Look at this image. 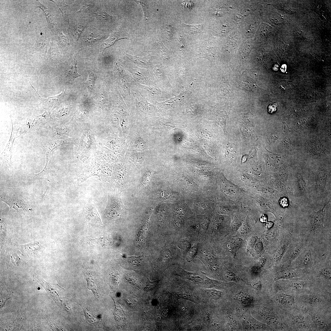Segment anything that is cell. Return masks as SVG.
I'll return each instance as SVG.
<instances>
[{
  "label": "cell",
  "instance_id": "1",
  "mask_svg": "<svg viewBox=\"0 0 331 331\" xmlns=\"http://www.w3.org/2000/svg\"><path fill=\"white\" fill-rule=\"evenodd\" d=\"M126 208L122 202L118 194H112L108 196L107 204L105 210L106 215L109 218L116 219L122 216Z\"/></svg>",
  "mask_w": 331,
  "mask_h": 331
},
{
  "label": "cell",
  "instance_id": "2",
  "mask_svg": "<svg viewBox=\"0 0 331 331\" xmlns=\"http://www.w3.org/2000/svg\"><path fill=\"white\" fill-rule=\"evenodd\" d=\"M302 244L297 242L290 245L284 255L283 258L287 262L291 263L296 258L302 250Z\"/></svg>",
  "mask_w": 331,
  "mask_h": 331
},
{
  "label": "cell",
  "instance_id": "3",
  "mask_svg": "<svg viewBox=\"0 0 331 331\" xmlns=\"http://www.w3.org/2000/svg\"><path fill=\"white\" fill-rule=\"evenodd\" d=\"M29 82L32 88L34 89L35 92H36L40 97H39L42 101L43 103L45 106H48L51 105H55L59 103H61L65 100L66 99L67 94L66 92V89L63 90L58 95L50 97L47 98H44L40 96L39 94L36 91L34 87L30 83V82Z\"/></svg>",
  "mask_w": 331,
  "mask_h": 331
},
{
  "label": "cell",
  "instance_id": "4",
  "mask_svg": "<svg viewBox=\"0 0 331 331\" xmlns=\"http://www.w3.org/2000/svg\"><path fill=\"white\" fill-rule=\"evenodd\" d=\"M236 300L244 307L249 308L253 306L254 298L248 293L243 291L237 293L235 297Z\"/></svg>",
  "mask_w": 331,
  "mask_h": 331
},
{
  "label": "cell",
  "instance_id": "5",
  "mask_svg": "<svg viewBox=\"0 0 331 331\" xmlns=\"http://www.w3.org/2000/svg\"><path fill=\"white\" fill-rule=\"evenodd\" d=\"M298 266L301 268L310 267L312 263V257L310 250L306 249L301 252L296 258Z\"/></svg>",
  "mask_w": 331,
  "mask_h": 331
},
{
  "label": "cell",
  "instance_id": "6",
  "mask_svg": "<svg viewBox=\"0 0 331 331\" xmlns=\"http://www.w3.org/2000/svg\"><path fill=\"white\" fill-rule=\"evenodd\" d=\"M298 276L297 272L292 269L280 267L277 270L275 280L291 279Z\"/></svg>",
  "mask_w": 331,
  "mask_h": 331
},
{
  "label": "cell",
  "instance_id": "7",
  "mask_svg": "<svg viewBox=\"0 0 331 331\" xmlns=\"http://www.w3.org/2000/svg\"><path fill=\"white\" fill-rule=\"evenodd\" d=\"M276 299L280 304L284 306H292L295 302V298L293 295L285 293L278 294Z\"/></svg>",
  "mask_w": 331,
  "mask_h": 331
},
{
  "label": "cell",
  "instance_id": "8",
  "mask_svg": "<svg viewBox=\"0 0 331 331\" xmlns=\"http://www.w3.org/2000/svg\"><path fill=\"white\" fill-rule=\"evenodd\" d=\"M86 217L87 219L93 223L99 225H102L100 216L95 207L93 206H90L86 211Z\"/></svg>",
  "mask_w": 331,
  "mask_h": 331
},
{
  "label": "cell",
  "instance_id": "9",
  "mask_svg": "<svg viewBox=\"0 0 331 331\" xmlns=\"http://www.w3.org/2000/svg\"><path fill=\"white\" fill-rule=\"evenodd\" d=\"M324 214L323 210L315 212L312 218L311 223L312 229L313 230L322 227L324 222Z\"/></svg>",
  "mask_w": 331,
  "mask_h": 331
},
{
  "label": "cell",
  "instance_id": "10",
  "mask_svg": "<svg viewBox=\"0 0 331 331\" xmlns=\"http://www.w3.org/2000/svg\"><path fill=\"white\" fill-rule=\"evenodd\" d=\"M182 25L184 32L189 35L199 33L204 29V25L202 24L188 25L183 23Z\"/></svg>",
  "mask_w": 331,
  "mask_h": 331
},
{
  "label": "cell",
  "instance_id": "11",
  "mask_svg": "<svg viewBox=\"0 0 331 331\" xmlns=\"http://www.w3.org/2000/svg\"><path fill=\"white\" fill-rule=\"evenodd\" d=\"M129 36V34L125 31H120L115 33L111 35L107 40L106 48L113 45L115 42L119 40L122 39H128Z\"/></svg>",
  "mask_w": 331,
  "mask_h": 331
},
{
  "label": "cell",
  "instance_id": "12",
  "mask_svg": "<svg viewBox=\"0 0 331 331\" xmlns=\"http://www.w3.org/2000/svg\"><path fill=\"white\" fill-rule=\"evenodd\" d=\"M88 77L85 84L89 92H93L94 91L95 84L97 79V76L96 73L92 70H88Z\"/></svg>",
  "mask_w": 331,
  "mask_h": 331
},
{
  "label": "cell",
  "instance_id": "13",
  "mask_svg": "<svg viewBox=\"0 0 331 331\" xmlns=\"http://www.w3.org/2000/svg\"><path fill=\"white\" fill-rule=\"evenodd\" d=\"M127 56L130 60L140 67H147L150 65V62L146 58L136 56L128 54H127Z\"/></svg>",
  "mask_w": 331,
  "mask_h": 331
},
{
  "label": "cell",
  "instance_id": "14",
  "mask_svg": "<svg viewBox=\"0 0 331 331\" xmlns=\"http://www.w3.org/2000/svg\"><path fill=\"white\" fill-rule=\"evenodd\" d=\"M115 310L114 312L115 318L118 324L123 325L124 324L125 321V314L121 307L115 302Z\"/></svg>",
  "mask_w": 331,
  "mask_h": 331
},
{
  "label": "cell",
  "instance_id": "15",
  "mask_svg": "<svg viewBox=\"0 0 331 331\" xmlns=\"http://www.w3.org/2000/svg\"><path fill=\"white\" fill-rule=\"evenodd\" d=\"M243 321L244 326L247 329H261L264 328V326L261 323L251 319H245Z\"/></svg>",
  "mask_w": 331,
  "mask_h": 331
},
{
  "label": "cell",
  "instance_id": "16",
  "mask_svg": "<svg viewBox=\"0 0 331 331\" xmlns=\"http://www.w3.org/2000/svg\"><path fill=\"white\" fill-rule=\"evenodd\" d=\"M86 278L88 288L92 291L96 298L98 296V285L96 280L91 276H87Z\"/></svg>",
  "mask_w": 331,
  "mask_h": 331
},
{
  "label": "cell",
  "instance_id": "17",
  "mask_svg": "<svg viewBox=\"0 0 331 331\" xmlns=\"http://www.w3.org/2000/svg\"><path fill=\"white\" fill-rule=\"evenodd\" d=\"M304 300L307 303L313 305L320 304L322 302V300L320 297L313 294L306 295L304 297Z\"/></svg>",
  "mask_w": 331,
  "mask_h": 331
},
{
  "label": "cell",
  "instance_id": "18",
  "mask_svg": "<svg viewBox=\"0 0 331 331\" xmlns=\"http://www.w3.org/2000/svg\"><path fill=\"white\" fill-rule=\"evenodd\" d=\"M67 77L70 79L74 80L76 78L81 76L77 72V63L75 59L73 63L71 65L70 69L67 72Z\"/></svg>",
  "mask_w": 331,
  "mask_h": 331
},
{
  "label": "cell",
  "instance_id": "19",
  "mask_svg": "<svg viewBox=\"0 0 331 331\" xmlns=\"http://www.w3.org/2000/svg\"><path fill=\"white\" fill-rule=\"evenodd\" d=\"M205 292L208 297L215 300L219 299L222 295V293L221 291L214 289H207Z\"/></svg>",
  "mask_w": 331,
  "mask_h": 331
},
{
  "label": "cell",
  "instance_id": "20",
  "mask_svg": "<svg viewBox=\"0 0 331 331\" xmlns=\"http://www.w3.org/2000/svg\"><path fill=\"white\" fill-rule=\"evenodd\" d=\"M241 239L239 238H234L230 241L229 248L230 252L234 253L241 247L242 242Z\"/></svg>",
  "mask_w": 331,
  "mask_h": 331
},
{
  "label": "cell",
  "instance_id": "21",
  "mask_svg": "<svg viewBox=\"0 0 331 331\" xmlns=\"http://www.w3.org/2000/svg\"><path fill=\"white\" fill-rule=\"evenodd\" d=\"M287 247V244H283L276 250L274 256V259L276 261H279L283 258Z\"/></svg>",
  "mask_w": 331,
  "mask_h": 331
},
{
  "label": "cell",
  "instance_id": "22",
  "mask_svg": "<svg viewBox=\"0 0 331 331\" xmlns=\"http://www.w3.org/2000/svg\"><path fill=\"white\" fill-rule=\"evenodd\" d=\"M263 316L266 321L272 325H276L279 323L278 318L274 315L271 314H263Z\"/></svg>",
  "mask_w": 331,
  "mask_h": 331
},
{
  "label": "cell",
  "instance_id": "23",
  "mask_svg": "<svg viewBox=\"0 0 331 331\" xmlns=\"http://www.w3.org/2000/svg\"><path fill=\"white\" fill-rule=\"evenodd\" d=\"M293 323L297 326H302L305 324V319L303 316L297 315L294 316L292 318Z\"/></svg>",
  "mask_w": 331,
  "mask_h": 331
},
{
  "label": "cell",
  "instance_id": "24",
  "mask_svg": "<svg viewBox=\"0 0 331 331\" xmlns=\"http://www.w3.org/2000/svg\"><path fill=\"white\" fill-rule=\"evenodd\" d=\"M143 255L139 256H127L126 258L129 263L132 264L137 266L140 264L141 262L143 259Z\"/></svg>",
  "mask_w": 331,
  "mask_h": 331
},
{
  "label": "cell",
  "instance_id": "25",
  "mask_svg": "<svg viewBox=\"0 0 331 331\" xmlns=\"http://www.w3.org/2000/svg\"><path fill=\"white\" fill-rule=\"evenodd\" d=\"M36 1L37 7L40 8L43 11L48 22H50L52 21L53 17L51 13L42 4L40 3L37 0Z\"/></svg>",
  "mask_w": 331,
  "mask_h": 331
},
{
  "label": "cell",
  "instance_id": "26",
  "mask_svg": "<svg viewBox=\"0 0 331 331\" xmlns=\"http://www.w3.org/2000/svg\"><path fill=\"white\" fill-rule=\"evenodd\" d=\"M83 311L86 318L88 321L92 323H96L98 321L96 319V317L92 314L90 311L86 309H83Z\"/></svg>",
  "mask_w": 331,
  "mask_h": 331
},
{
  "label": "cell",
  "instance_id": "27",
  "mask_svg": "<svg viewBox=\"0 0 331 331\" xmlns=\"http://www.w3.org/2000/svg\"><path fill=\"white\" fill-rule=\"evenodd\" d=\"M248 283L253 289L257 292L260 291L262 289V284L260 280L250 281L248 282Z\"/></svg>",
  "mask_w": 331,
  "mask_h": 331
},
{
  "label": "cell",
  "instance_id": "28",
  "mask_svg": "<svg viewBox=\"0 0 331 331\" xmlns=\"http://www.w3.org/2000/svg\"><path fill=\"white\" fill-rule=\"evenodd\" d=\"M225 277L226 280L229 281L238 282L239 280V278L234 272L231 271H227L225 274Z\"/></svg>",
  "mask_w": 331,
  "mask_h": 331
},
{
  "label": "cell",
  "instance_id": "29",
  "mask_svg": "<svg viewBox=\"0 0 331 331\" xmlns=\"http://www.w3.org/2000/svg\"><path fill=\"white\" fill-rule=\"evenodd\" d=\"M290 287L295 290H301L305 287V283L303 281H297L291 283Z\"/></svg>",
  "mask_w": 331,
  "mask_h": 331
},
{
  "label": "cell",
  "instance_id": "30",
  "mask_svg": "<svg viewBox=\"0 0 331 331\" xmlns=\"http://www.w3.org/2000/svg\"><path fill=\"white\" fill-rule=\"evenodd\" d=\"M253 248L257 253H261L263 249V244L261 240L257 238Z\"/></svg>",
  "mask_w": 331,
  "mask_h": 331
},
{
  "label": "cell",
  "instance_id": "31",
  "mask_svg": "<svg viewBox=\"0 0 331 331\" xmlns=\"http://www.w3.org/2000/svg\"><path fill=\"white\" fill-rule=\"evenodd\" d=\"M313 320L315 324L317 326L321 328L325 326V322L320 317L314 316L313 317Z\"/></svg>",
  "mask_w": 331,
  "mask_h": 331
},
{
  "label": "cell",
  "instance_id": "32",
  "mask_svg": "<svg viewBox=\"0 0 331 331\" xmlns=\"http://www.w3.org/2000/svg\"><path fill=\"white\" fill-rule=\"evenodd\" d=\"M261 268L257 265L253 266L250 269L251 275L254 277L258 276L260 274Z\"/></svg>",
  "mask_w": 331,
  "mask_h": 331
},
{
  "label": "cell",
  "instance_id": "33",
  "mask_svg": "<svg viewBox=\"0 0 331 331\" xmlns=\"http://www.w3.org/2000/svg\"><path fill=\"white\" fill-rule=\"evenodd\" d=\"M320 274L325 278L331 279V272L330 268L328 267L322 268L320 272Z\"/></svg>",
  "mask_w": 331,
  "mask_h": 331
},
{
  "label": "cell",
  "instance_id": "34",
  "mask_svg": "<svg viewBox=\"0 0 331 331\" xmlns=\"http://www.w3.org/2000/svg\"><path fill=\"white\" fill-rule=\"evenodd\" d=\"M134 1L141 6L143 9L145 18L147 19L148 17V12L146 6L143 3L142 1L135 0Z\"/></svg>",
  "mask_w": 331,
  "mask_h": 331
},
{
  "label": "cell",
  "instance_id": "35",
  "mask_svg": "<svg viewBox=\"0 0 331 331\" xmlns=\"http://www.w3.org/2000/svg\"><path fill=\"white\" fill-rule=\"evenodd\" d=\"M278 105L277 103H275L270 104L268 107V111L272 114L275 112L278 109Z\"/></svg>",
  "mask_w": 331,
  "mask_h": 331
},
{
  "label": "cell",
  "instance_id": "36",
  "mask_svg": "<svg viewBox=\"0 0 331 331\" xmlns=\"http://www.w3.org/2000/svg\"><path fill=\"white\" fill-rule=\"evenodd\" d=\"M238 231L239 232L242 234H246L249 231L248 227L245 225H243L241 227L239 228Z\"/></svg>",
  "mask_w": 331,
  "mask_h": 331
},
{
  "label": "cell",
  "instance_id": "37",
  "mask_svg": "<svg viewBox=\"0 0 331 331\" xmlns=\"http://www.w3.org/2000/svg\"><path fill=\"white\" fill-rule=\"evenodd\" d=\"M266 261V258L264 257H262L258 261L256 265L261 268L264 265Z\"/></svg>",
  "mask_w": 331,
  "mask_h": 331
},
{
  "label": "cell",
  "instance_id": "38",
  "mask_svg": "<svg viewBox=\"0 0 331 331\" xmlns=\"http://www.w3.org/2000/svg\"><path fill=\"white\" fill-rule=\"evenodd\" d=\"M257 238L255 237H252L249 239L248 244L251 247L253 248Z\"/></svg>",
  "mask_w": 331,
  "mask_h": 331
},
{
  "label": "cell",
  "instance_id": "39",
  "mask_svg": "<svg viewBox=\"0 0 331 331\" xmlns=\"http://www.w3.org/2000/svg\"><path fill=\"white\" fill-rule=\"evenodd\" d=\"M317 179V184H318V185L319 186L320 185V188H322L323 187V185H324L325 184V179L323 178V177L322 178H321V179L320 177H319V178Z\"/></svg>",
  "mask_w": 331,
  "mask_h": 331
},
{
  "label": "cell",
  "instance_id": "40",
  "mask_svg": "<svg viewBox=\"0 0 331 331\" xmlns=\"http://www.w3.org/2000/svg\"><path fill=\"white\" fill-rule=\"evenodd\" d=\"M252 44L251 43H245L243 44V46H242L243 48H243L242 50H243V51L245 50V49L246 50V49L250 51V50H251V48H252Z\"/></svg>",
  "mask_w": 331,
  "mask_h": 331
},
{
  "label": "cell",
  "instance_id": "41",
  "mask_svg": "<svg viewBox=\"0 0 331 331\" xmlns=\"http://www.w3.org/2000/svg\"><path fill=\"white\" fill-rule=\"evenodd\" d=\"M280 203L283 207H286L288 205V200L285 198H283L280 200Z\"/></svg>",
  "mask_w": 331,
  "mask_h": 331
},
{
  "label": "cell",
  "instance_id": "42",
  "mask_svg": "<svg viewBox=\"0 0 331 331\" xmlns=\"http://www.w3.org/2000/svg\"><path fill=\"white\" fill-rule=\"evenodd\" d=\"M179 48L181 49H184L185 48V44L183 40V39L182 36L180 38L179 40Z\"/></svg>",
  "mask_w": 331,
  "mask_h": 331
},
{
  "label": "cell",
  "instance_id": "43",
  "mask_svg": "<svg viewBox=\"0 0 331 331\" xmlns=\"http://www.w3.org/2000/svg\"><path fill=\"white\" fill-rule=\"evenodd\" d=\"M299 185L300 186V187L301 188H302V186H304V184H303V181L302 179H300L299 180Z\"/></svg>",
  "mask_w": 331,
  "mask_h": 331
}]
</instances>
